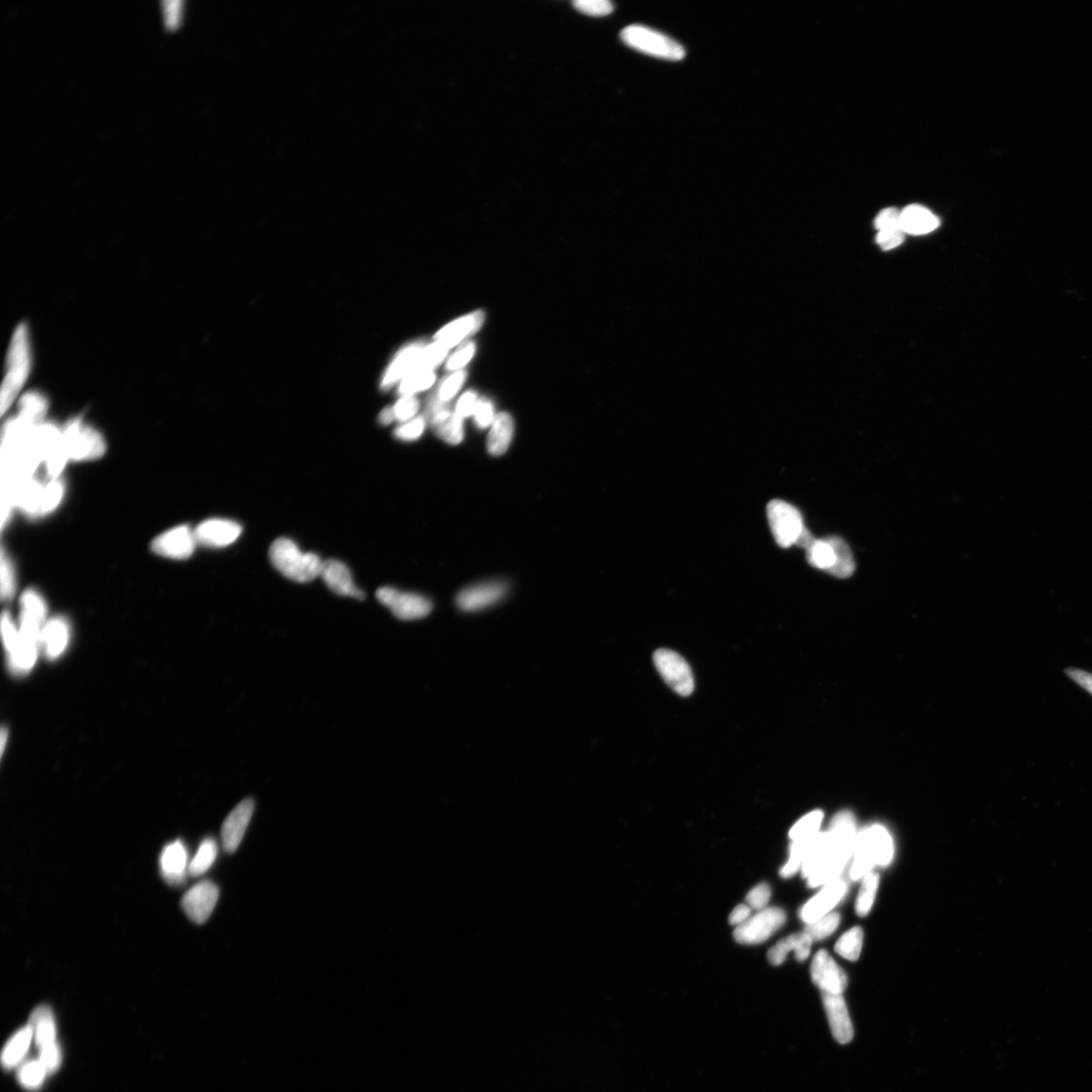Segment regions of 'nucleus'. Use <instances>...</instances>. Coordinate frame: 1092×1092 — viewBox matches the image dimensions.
Listing matches in <instances>:
<instances>
[{
  "label": "nucleus",
  "mask_w": 1092,
  "mask_h": 1092,
  "mask_svg": "<svg viewBox=\"0 0 1092 1092\" xmlns=\"http://www.w3.org/2000/svg\"><path fill=\"white\" fill-rule=\"evenodd\" d=\"M829 843L821 862L808 878V886L816 888L838 879L854 855L857 842L855 816L842 811L830 822Z\"/></svg>",
  "instance_id": "nucleus-1"
},
{
  "label": "nucleus",
  "mask_w": 1092,
  "mask_h": 1092,
  "mask_svg": "<svg viewBox=\"0 0 1092 1092\" xmlns=\"http://www.w3.org/2000/svg\"><path fill=\"white\" fill-rule=\"evenodd\" d=\"M31 368L32 350L29 328L25 324H19L11 338L8 359H6L2 401H0L2 415H4L6 410L14 404L24 382H27Z\"/></svg>",
  "instance_id": "nucleus-2"
},
{
  "label": "nucleus",
  "mask_w": 1092,
  "mask_h": 1092,
  "mask_svg": "<svg viewBox=\"0 0 1092 1092\" xmlns=\"http://www.w3.org/2000/svg\"><path fill=\"white\" fill-rule=\"evenodd\" d=\"M894 846L892 836L882 825L875 824L861 831L857 837L854 862L850 871L851 880H859L876 866L892 863Z\"/></svg>",
  "instance_id": "nucleus-3"
},
{
  "label": "nucleus",
  "mask_w": 1092,
  "mask_h": 1092,
  "mask_svg": "<svg viewBox=\"0 0 1092 1092\" xmlns=\"http://www.w3.org/2000/svg\"><path fill=\"white\" fill-rule=\"evenodd\" d=\"M270 560L279 573L297 583H309L321 575L323 562L320 556L304 554L296 542L289 538H278L270 549Z\"/></svg>",
  "instance_id": "nucleus-4"
},
{
  "label": "nucleus",
  "mask_w": 1092,
  "mask_h": 1092,
  "mask_svg": "<svg viewBox=\"0 0 1092 1092\" xmlns=\"http://www.w3.org/2000/svg\"><path fill=\"white\" fill-rule=\"evenodd\" d=\"M620 38L628 47L660 60L680 61L686 56V51L681 44L645 25H628L620 32Z\"/></svg>",
  "instance_id": "nucleus-5"
},
{
  "label": "nucleus",
  "mask_w": 1092,
  "mask_h": 1092,
  "mask_svg": "<svg viewBox=\"0 0 1092 1092\" xmlns=\"http://www.w3.org/2000/svg\"><path fill=\"white\" fill-rule=\"evenodd\" d=\"M772 535L779 546L789 549L798 545L809 530L805 528L801 511L782 500H773L766 507Z\"/></svg>",
  "instance_id": "nucleus-6"
},
{
  "label": "nucleus",
  "mask_w": 1092,
  "mask_h": 1092,
  "mask_svg": "<svg viewBox=\"0 0 1092 1092\" xmlns=\"http://www.w3.org/2000/svg\"><path fill=\"white\" fill-rule=\"evenodd\" d=\"M62 444L69 459L74 461L100 458L106 452V442L95 429L74 419L62 430Z\"/></svg>",
  "instance_id": "nucleus-7"
},
{
  "label": "nucleus",
  "mask_w": 1092,
  "mask_h": 1092,
  "mask_svg": "<svg viewBox=\"0 0 1092 1092\" xmlns=\"http://www.w3.org/2000/svg\"><path fill=\"white\" fill-rule=\"evenodd\" d=\"M786 914L781 908L768 907L760 910L744 924L737 927L733 937L739 944L757 945L768 940L785 924Z\"/></svg>",
  "instance_id": "nucleus-8"
},
{
  "label": "nucleus",
  "mask_w": 1092,
  "mask_h": 1092,
  "mask_svg": "<svg viewBox=\"0 0 1092 1092\" xmlns=\"http://www.w3.org/2000/svg\"><path fill=\"white\" fill-rule=\"evenodd\" d=\"M425 418L430 422L435 434L447 444L457 445L463 441V418L457 412H452L450 402L441 401L437 393L427 400Z\"/></svg>",
  "instance_id": "nucleus-9"
},
{
  "label": "nucleus",
  "mask_w": 1092,
  "mask_h": 1092,
  "mask_svg": "<svg viewBox=\"0 0 1092 1092\" xmlns=\"http://www.w3.org/2000/svg\"><path fill=\"white\" fill-rule=\"evenodd\" d=\"M654 662L662 678L676 693L681 696H689L693 693L695 684L691 668L680 654L661 648L654 653Z\"/></svg>",
  "instance_id": "nucleus-10"
},
{
  "label": "nucleus",
  "mask_w": 1092,
  "mask_h": 1092,
  "mask_svg": "<svg viewBox=\"0 0 1092 1092\" xmlns=\"http://www.w3.org/2000/svg\"><path fill=\"white\" fill-rule=\"evenodd\" d=\"M375 595L376 599L401 620L424 619L432 610V603L426 597L392 587H382L376 591Z\"/></svg>",
  "instance_id": "nucleus-11"
},
{
  "label": "nucleus",
  "mask_w": 1092,
  "mask_h": 1092,
  "mask_svg": "<svg viewBox=\"0 0 1092 1092\" xmlns=\"http://www.w3.org/2000/svg\"><path fill=\"white\" fill-rule=\"evenodd\" d=\"M219 887L212 881H201L187 890L181 906L186 914L198 925L209 920L219 900Z\"/></svg>",
  "instance_id": "nucleus-12"
},
{
  "label": "nucleus",
  "mask_w": 1092,
  "mask_h": 1092,
  "mask_svg": "<svg viewBox=\"0 0 1092 1092\" xmlns=\"http://www.w3.org/2000/svg\"><path fill=\"white\" fill-rule=\"evenodd\" d=\"M197 542L196 533L190 526L181 525L156 537L152 542V550L161 556L186 560L192 556Z\"/></svg>",
  "instance_id": "nucleus-13"
},
{
  "label": "nucleus",
  "mask_w": 1092,
  "mask_h": 1092,
  "mask_svg": "<svg viewBox=\"0 0 1092 1092\" xmlns=\"http://www.w3.org/2000/svg\"><path fill=\"white\" fill-rule=\"evenodd\" d=\"M811 977L822 992L843 994L848 985L847 974L824 950L819 951L812 960Z\"/></svg>",
  "instance_id": "nucleus-14"
},
{
  "label": "nucleus",
  "mask_w": 1092,
  "mask_h": 1092,
  "mask_svg": "<svg viewBox=\"0 0 1092 1092\" xmlns=\"http://www.w3.org/2000/svg\"><path fill=\"white\" fill-rule=\"evenodd\" d=\"M256 802L253 799H244L227 816L222 827L223 848L227 853H235L245 836L250 823Z\"/></svg>",
  "instance_id": "nucleus-15"
},
{
  "label": "nucleus",
  "mask_w": 1092,
  "mask_h": 1092,
  "mask_svg": "<svg viewBox=\"0 0 1092 1092\" xmlns=\"http://www.w3.org/2000/svg\"><path fill=\"white\" fill-rule=\"evenodd\" d=\"M506 584L502 582H491L476 584L460 592L457 598L459 609L466 612H476L495 606L502 600L507 593Z\"/></svg>",
  "instance_id": "nucleus-16"
},
{
  "label": "nucleus",
  "mask_w": 1092,
  "mask_h": 1092,
  "mask_svg": "<svg viewBox=\"0 0 1092 1092\" xmlns=\"http://www.w3.org/2000/svg\"><path fill=\"white\" fill-rule=\"evenodd\" d=\"M190 859L186 844L178 840L168 844L161 851L159 866L161 875L169 886H181L190 875Z\"/></svg>",
  "instance_id": "nucleus-17"
},
{
  "label": "nucleus",
  "mask_w": 1092,
  "mask_h": 1092,
  "mask_svg": "<svg viewBox=\"0 0 1092 1092\" xmlns=\"http://www.w3.org/2000/svg\"><path fill=\"white\" fill-rule=\"evenodd\" d=\"M198 542L207 548H226L235 542L242 533V525L232 520L210 519L200 523L196 531Z\"/></svg>",
  "instance_id": "nucleus-18"
},
{
  "label": "nucleus",
  "mask_w": 1092,
  "mask_h": 1092,
  "mask_svg": "<svg viewBox=\"0 0 1092 1092\" xmlns=\"http://www.w3.org/2000/svg\"><path fill=\"white\" fill-rule=\"evenodd\" d=\"M847 892V884L844 880L836 879L827 884L823 889L802 907V920L811 924L824 915L829 914Z\"/></svg>",
  "instance_id": "nucleus-19"
},
{
  "label": "nucleus",
  "mask_w": 1092,
  "mask_h": 1092,
  "mask_svg": "<svg viewBox=\"0 0 1092 1092\" xmlns=\"http://www.w3.org/2000/svg\"><path fill=\"white\" fill-rule=\"evenodd\" d=\"M822 1000L835 1039L841 1044L850 1043L854 1038V1028L842 994L822 992Z\"/></svg>",
  "instance_id": "nucleus-20"
},
{
  "label": "nucleus",
  "mask_w": 1092,
  "mask_h": 1092,
  "mask_svg": "<svg viewBox=\"0 0 1092 1092\" xmlns=\"http://www.w3.org/2000/svg\"><path fill=\"white\" fill-rule=\"evenodd\" d=\"M425 347L424 343L418 342L402 349L383 376L382 388H389L396 382L404 380L409 374L425 370L424 361H422V354Z\"/></svg>",
  "instance_id": "nucleus-21"
},
{
  "label": "nucleus",
  "mask_w": 1092,
  "mask_h": 1092,
  "mask_svg": "<svg viewBox=\"0 0 1092 1092\" xmlns=\"http://www.w3.org/2000/svg\"><path fill=\"white\" fill-rule=\"evenodd\" d=\"M328 588L335 594L363 600V592L356 587L353 574L343 563L337 560L323 562L320 575Z\"/></svg>",
  "instance_id": "nucleus-22"
},
{
  "label": "nucleus",
  "mask_w": 1092,
  "mask_h": 1092,
  "mask_svg": "<svg viewBox=\"0 0 1092 1092\" xmlns=\"http://www.w3.org/2000/svg\"><path fill=\"white\" fill-rule=\"evenodd\" d=\"M484 313L476 312L469 316L448 324L435 335V341L444 344L448 349L458 346L465 338L477 332L484 323Z\"/></svg>",
  "instance_id": "nucleus-23"
},
{
  "label": "nucleus",
  "mask_w": 1092,
  "mask_h": 1092,
  "mask_svg": "<svg viewBox=\"0 0 1092 1092\" xmlns=\"http://www.w3.org/2000/svg\"><path fill=\"white\" fill-rule=\"evenodd\" d=\"M69 636V624L63 617H55L46 623L41 637L46 655L51 660L60 658L68 646Z\"/></svg>",
  "instance_id": "nucleus-24"
},
{
  "label": "nucleus",
  "mask_w": 1092,
  "mask_h": 1092,
  "mask_svg": "<svg viewBox=\"0 0 1092 1092\" xmlns=\"http://www.w3.org/2000/svg\"><path fill=\"white\" fill-rule=\"evenodd\" d=\"M939 225V219L920 205H910L900 214L902 231L912 235H924L937 229Z\"/></svg>",
  "instance_id": "nucleus-25"
},
{
  "label": "nucleus",
  "mask_w": 1092,
  "mask_h": 1092,
  "mask_svg": "<svg viewBox=\"0 0 1092 1092\" xmlns=\"http://www.w3.org/2000/svg\"><path fill=\"white\" fill-rule=\"evenodd\" d=\"M812 942L814 941L805 932L791 934L771 948L768 959L773 965H781L788 953L794 951L796 959L804 961L809 957Z\"/></svg>",
  "instance_id": "nucleus-26"
},
{
  "label": "nucleus",
  "mask_w": 1092,
  "mask_h": 1092,
  "mask_svg": "<svg viewBox=\"0 0 1092 1092\" xmlns=\"http://www.w3.org/2000/svg\"><path fill=\"white\" fill-rule=\"evenodd\" d=\"M29 1026L34 1032L36 1044L40 1050L57 1044L55 1019L49 1006L37 1007L32 1013Z\"/></svg>",
  "instance_id": "nucleus-27"
},
{
  "label": "nucleus",
  "mask_w": 1092,
  "mask_h": 1092,
  "mask_svg": "<svg viewBox=\"0 0 1092 1092\" xmlns=\"http://www.w3.org/2000/svg\"><path fill=\"white\" fill-rule=\"evenodd\" d=\"M513 433H514V422L509 414L500 413L494 420L489 437L486 440L487 451L494 457L503 455L510 446Z\"/></svg>",
  "instance_id": "nucleus-28"
},
{
  "label": "nucleus",
  "mask_w": 1092,
  "mask_h": 1092,
  "mask_svg": "<svg viewBox=\"0 0 1092 1092\" xmlns=\"http://www.w3.org/2000/svg\"><path fill=\"white\" fill-rule=\"evenodd\" d=\"M44 486L37 480L29 478L16 486L15 505L31 516H40Z\"/></svg>",
  "instance_id": "nucleus-29"
},
{
  "label": "nucleus",
  "mask_w": 1092,
  "mask_h": 1092,
  "mask_svg": "<svg viewBox=\"0 0 1092 1092\" xmlns=\"http://www.w3.org/2000/svg\"><path fill=\"white\" fill-rule=\"evenodd\" d=\"M32 1038L34 1032L29 1025L12 1036L3 1052L2 1060L5 1068H14L22 1061L27 1054Z\"/></svg>",
  "instance_id": "nucleus-30"
},
{
  "label": "nucleus",
  "mask_w": 1092,
  "mask_h": 1092,
  "mask_svg": "<svg viewBox=\"0 0 1092 1092\" xmlns=\"http://www.w3.org/2000/svg\"><path fill=\"white\" fill-rule=\"evenodd\" d=\"M827 539L833 546L836 554V564L829 574L838 578H847L853 576L856 564L853 552H851L848 543L838 536H829Z\"/></svg>",
  "instance_id": "nucleus-31"
},
{
  "label": "nucleus",
  "mask_w": 1092,
  "mask_h": 1092,
  "mask_svg": "<svg viewBox=\"0 0 1092 1092\" xmlns=\"http://www.w3.org/2000/svg\"><path fill=\"white\" fill-rule=\"evenodd\" d=\"M47 400L40 394L30 393L25 395L19 402V414L18 417L25 424L32 426H40L46 413H47Z\"/></svg>",
  "instance_id": "nucleus-32"
},
{
  "label": "nucleus",
  "mask_w": 1092,
  "mask_h": 1092,
  "mask_svg": "<svg viewBox=\"0 0 1092 1092\" xmlns=\"http://www.w3.org/2000/svg\"><path fill=\"white\" fill-rule=\"evenodd\" d=\"M218 853L217 842L211 837L206 838L200 843L196 855L191 860L190 869H188L190 875L198 877L207 872L216 862Z\"/></svg>",
  "instance_id": "nucleus-33"
},
{
  "label": "nucleus",
  "mask_w": 1092,
  "mask_h": 1092,
  "mask_svg": "<svg viewBox=\"0 0 1092 1092\" xmlns=\"http://www.w3.org/2000/svg\"><path fill=\"white\" fill-rule=\"evenodd\" d=\"M806 556L812 567L827 570L828 573L836 564L835 550L827 538L815 539V542L806 549Z\"/></svg>",
  "instance_id": "nucleus-34"
},
{
  "label": "nucleus",
  "mask_w": 1092,
  "mask_h": 1092,
  "mask_svg": "<svg viewBox=\"0 0 1092 1092\" xmlns=\"http://www.w3.org/2000/svg\"><path fill=\"white\" fill-rule=\"evenodd\" d=\"M863 940L864 932L860 927L850 928L837 941L836 952L844 959L857 961L861 955Z\"/></svg>",
  "instance_id": "nucleus-35"
},
{
  "label": "nucleus",
  "mask_w": 1092,
  "mask_h": 1092,
  "mask_svg": "<svg viewBox=\"0 0 1092 1092\" xmlns=\"http://www.w3.org/2000/svg\"><path fill=\"white\" fill-rule=\"evenodd\" d=\"M816 836L806 838V840L793 842L791 844L789 861L785 864L781 871H780V875L784 877V878H790V877L795 875L799 870H802V864L806 857H808L809 853Z\"/></svg>",
  "instance_id": "nucleus-36"
},
{
  "label": "nucleus",
  "mask_w": 1092,
  "mask_h": 1092,
  "mask_svg": "<svg viewBox=\"0 0 1092 1092\" xmlns=\"http://www.w3.org/2000/svg\"><path fill=\"white\" fill-rule=\"evenodd\" d=\"M880 877L877 873L871 872L864 877L859 895H858L856 902V912L858 915L866 916L873 906L877 890H878Z\"/></svg>",
  "instance_id": "nucleus-37"
},
{
  "label": "nucleus",
  "mask_w": 1092,
  "mask_h": 1092,
  "mask_svg": "<svg viewBox=\"0 0 1092 1092\" xmlns=\"http://www.w3.org/2000/svg\"><path fill=\"white\" fill-rule=\"evenodd\" d=\"M823 819L822 811L816 810L803 816L801 821L793 825L789 836L793 842L806 840L816 836Z\"/></svg>",
  "instance_id": "nucleus-38"
},
{
  "label": "nucleus",
  "mask_w": 1092,
  "mask_h": 1092,
  "mask_svg": "<svg viewBox=\"0 0 1092 1092\" xmlns=\"http://www.w3.org/2000/svg\"><path fill=\"white\" fill-rule=\"evenodd\" d=\"M437 376L433 370H420L414 374H409L402 381L399 387V393L402 396H414L416 393L425 391L430 388Z\"/></svg>",
  "instance_id": "nucleus-39"
},
{
  "label": "nucleus",
  "mask_w": 1092,
  "mask_h": 1092,
  "mask_svg": "<svg viewBox=\"0 0 1092 1092\" xmlns=\"http://www.w3.org/2000/svg\"><path fill=\"white\" fill-rule=\"evenodd\" d=\"M841 916L837 913L829 914L805 928V933L812 941H821L830 937L840 925Z\"/></svg>",
  "instance_id": "nucleus-40"
},
{
  "label": "nucleus",
  "mask_w": 1092,
  "mask_h": 1092,
  "mask_svg": "<svg viewBox=\"0 0 1092 1092\" xmlns=\"http://www.w3.org/2000/svg\"><path fill=\"white\" fill-rule=\"evenodd\" d=\"M48 1072L40 1060H31L24 1063L18 1072L19 1082L24 1088L35 1089L43 1083Z\"/></svg>",
  "instance_id": "nucleus-41"
},
{
  "label": "nucleus",
  "mask_w": 1092,
  "mask_h": 1092,
  "mask_svg": "<svg viewBox=\"0 0 1092 1092\" xmlns=\"http://www.w3.org/2000/svg\"><path fill=\"white\" fill-rule=\"evenodd\" d=\"M64 496V484L62 480H52L51 482L44 486L41 500L40 516L49 514L54 511L61 503Z\"/></svg>",
  "instance_id": "nucleus-42"
},
{
  "label": "nucleus",
  "mask_w": 1092,
  "mask_h": 1092,
  "mask_svg": "<svg viewBox=\"0 0 1092 1092\" xmlns=\"http://www.w3.org/2000/svg\"><path fill=\"white\" fill-rule=\"evenodd\" d=\"M22 611L38 617L41 620H46L48 609L43 597L34 589L24 592L21 598Z\"/></svg>",
  "instance_id": "nucleus-43"
},
{
  "label": "nucleus",
  "mask_w": 1092,
  "mask_h": 1092,
  "mask_svg": "<svg viewBox=\"0 0 1092 1092\" xmlns=\"http://www.w3.org/2000/svg\"><path fill=\"white\" fill-rule=\"evenodd\" d=\"M573 4L578 11L591 17H606L614 10L613 4L608 0H576Z\"/></svg>",
  "instance_id": "nucleus-44"
},
{
  "label": "nucleus",
  "mask_w": 1092,
  "mask_h": 1092,
  "mask_svg": "<svg viewBox=\"0 0 1092 1092\" xmlns=\"http://www.w3.org/2000/svg\"><path fill=\"white\" fill-rule=\"evenodd\" d=\"M2 598L3 600H10L16 592V576L14 565L6 557L4 551H2Z\"/></svg>",
  "instance_id": "nucleus-45"
},
{
  "label": "nucleus",
  "mask_w": 1092,
  "mask_h": 1092,
  "mask_svg": "<svg viewBox=\"0 0 1092 1092\" xmlns=\"http://www.w3.org/2000/svg\"><path fill=\"white\" fill-rule=\"evenodd\" d=\"M393 408L396 421H411L419 411L420 404L414 396H402Z\"/></svg>",
  "instance_id": "nucleus-46"
},
{
  "label": "nucleus",
  "mask_w": 1092,
  "mask_h": 1092,
  "mask_svg": "<svg viewBox=\"0 0 1092 1092\" xmlns=\"http://www.w3.org/2000/svg\"><path fill=\"white\" fill-rule=\"evenodd\" d=\"M2 635L6 653H8V655H10L16 651L18 645L19 634L8 611H4L3 613Z\"/></svg>",
  "instance_id": "nucleus-47"
},
{
  "label": "nucleus",
  "mask_w": 1092,
  "mask_h": 1092,
  "mask_svg": "<svg viewBox=\"0 0 1092 1092\" xmlns=\"http://www.w3.org/2000/svg\"><path fill=\"white\" fill-rule=\"evenodd\" d=\"M426 421L425 417H417L401 425L395 430L396 438L402 441L417 440L425 430Z\"/></svg>",
  "instance_id": "nucleus-48"
},
{
  "label": "nucleus",
  "mask_w": 1092,
  "mask_h": 1092,
  "mask_svg": "<svg viewBox=\"0 0 1092 1092\" xmlns=\"http://www.w3.org/2000/svg\"><path fill=\"white\" fill-rule=\"evenodd\" d=\"M466 378V374L464 370L451 375L450 378H447L441 383L438 392H437L438 398L444 402H450L457 395L460 387L463 386Z\"/></svg>",
  "instance_id": "nucleus-49"
},
{
  "label": "nucleus",
  "mask_w": 1092,
  "mask_h": 1092,
  "mask_svg": "<svg viewBox=\"0 0 1092 1092\" xmlns=\"http://www.w3.org/2000/svg\"><path fill=\"white\" fill-rule=\"evenodd\" d=\"M771 899V889L766 883L759 884L746 895L747 906L752 909L762 910L768 906Z\"/></svg>",
  "instance_id": "nucleus-50"
},
{
  "label": "nucleus",
  "mask_w": 1092,
  "mask_h": 1092,
  "mask_svg": "<svg viewBox=\"0 0 1092 1092\" xmlns=\"http://www.w3.org/2000/svg\"><path fill=\"white\" fill-rule=\"evenodd\" d=\"M900 214L893 207L881 211L875 220L877 229L879 231L901 229Z\"/></svg>",
  "instance_id": "nucleus-51"
},
{
  "label": "nucleus",
  "mask_w": 1092,
  "mask_h": 1092,
  "mask_svg": "<svg viewBox=\"0 0 1092 1092\" xmlns=\"http://www.w3.org/2000/svg\"><path fill=\"white\" fill-rule=\"evenodd\" d=\"M38 1060L44 1065L48 1074H52L60 1068L61 1063V1051L60 1046L53 1045L40 1050V1059Z\"/></svg>",
  "instance_id": "nucleus-52"
},
{
  "label": "nucleus",
  "mask_w": 1092,
  "mask_h": 1092,
  "mask_svg": "<svg viewBox=\"0 0 1092 1092\" xmlns=\"http://www.w3.org/2000/svg\"><path fill=\"white\" fill-rule=\"evenodd\" d=\"M474 418H476V424L480 429H485L492 425L496 418L492 402L487 400H479L476 412H474Z\"/></svg>",
  "instance_id": "nucleus-53"
},
{
  "label": "nucleus",
  "mask_w": 1092,
  "mask_h": 1092,
  "mask_svg": "<svg viewBox=\"0 0 1092 1092\" xmlns=\"http://www.w3.org/2000/svg\"><path fill=\"white\" fill-rule=\"evenodd\" d=\"M905 240V232L901 229L879 231L876 242L883 250H892L900 246Z\"/></svg>",
  "instance_id": "nucleus-54"
},
{
  "label": "nucleus",
  "mask_w": 1092,
  "mask_h": 1092,
  "mask_svg": "<svg viewBox=\"0 0 1092 1092\" xmlns=\"http://www.w3.org/2000/svg\"><path fill=\"white\" fill-rule=\"evenodd\" d=\"M474 348L476 347H474L473 343L471 342L466 344L463 348H460L458 353H455L451 357V360L447 361L446 368L448 370H457L465 367L466 364L472 360L474 354Z\"/></svg>",
  "instance_id": "nucleus-55"
},
{
  "label": "nucleus",
  "mask_w": 1092,
  "mask_h": 1092,
  "mask_svg": "<svg viewBox=\"0 0 1092 1092\" xmlns=\"http://www.w3.org/2000/svg\"><path fill=\"white\" fill-rule=\"evenodd\" d=\"M478 402L479 400L477 399L476 394L473 392H467L463 395L458 402L455 412H457L459 417L463 419L469 417V416L474 415V412H476Z\"/></svg>",
  "instance_id": "nucleus-56"
},
{
  "label": "nucleus",
  "mask_w": 1092,
  "mask_h": 1092,
  "mask_svg": "<svg viewBox=\"0 0 1092 1092\" xmlns=\"http://www.w3.org/2000/svg\"><path fill=\"white\" fill-rule=\"evenodd\" d=\"M1065 674L1092 695V674L1079 668H1066Z\"/></svg>",
  "instance_id": "nucleus-57"
},
{
  "label": "nucleus",
  "mask_w": 1092,
  "mask_h": 1092,
  "mask_svg": "<svg viewBox=\"0 0 1092 1092\" xmlns=\"http://www.w3.org/2000/svg\"><path fill=\"white\" fill-rule=\"evenodd\" d=\"M752 908L747 905H739L730 915V922L733 926H740L751 918Z\"/></svg>",
  "instance_id": "nucleus-58"
},
{
  "label": "nucleus",
  "mask_w": 1092,
  "mask_h": 1092,
  "mask_svg": "<svg viewBox=\"0 0 1092 1092\" xmlns=\"http://www.w3.org/2000/svg\"><path fill=\"white\" fill-rule=\"evenodd\" d=\"M394 421H396V418H395L393 408L389 407V408H386L385 410H382V413L380 414L381 424L387 426V425L391 424L392 422Z\"/></svg>",
  "instance_id": "nucleus-59"
},
{
  "label": "nucleus",
  "mask_w": 1092,
  "mask_h": 1092,
  "mask_svg": "<svg viewBox=\"0 0 1092 1092\" xmlns=\"http://www.w3.org/2000/svg\"><path fill=\"white\" fill-rule=\"evenodd\" d=\"M8 738H9V732L8 730H6V727H3L2 733H0V746H2V751L0 752H2V756L4 753L5 746H6V742H8Z\"/></svg>",
  "instance_id": "nucleus-60"
}]
</instances>
